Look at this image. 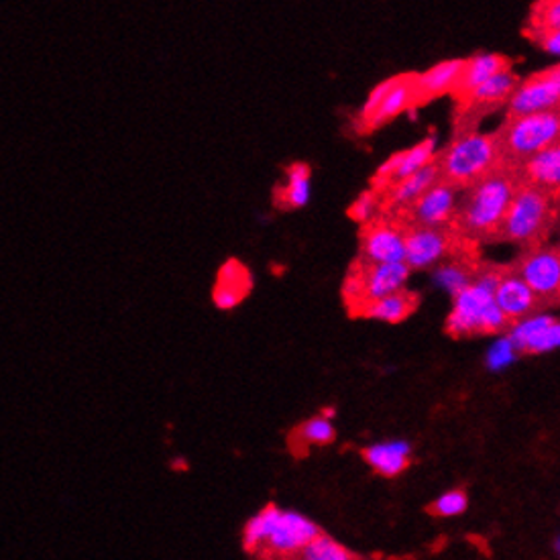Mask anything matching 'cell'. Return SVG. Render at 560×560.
I'll return each instance as SVG.
<instances>
[{
  "mask_svg": "<svg viewBox=\"0 0 560 560\" xmlns=\"http://www.w3.org/2000/svg\"><path fill=\"white\" fill-rule=\"evenodd\" d=\"M517 183V169L500 162V166L485 174L481 180L470 183L467 190L461 192V198H456L451 227L463 239L479 247L498 242Z\"/></svg>",
  "mask_w": 560,
  "mask_h": 560,
  "instance_id": "1",
  "label": "cell"
},
{
  "mask_svg": "<svg viewBox=\"0 0 560 560\" xmlns=\"http://www.w3.org/2000/svg\"><path fill=\"white\" fill-rule=\"evenodd\" d=\"M559 225V200L532 188L517 183L508 214L503 218L498 242H514L520 253L540 249Z\"/></svg>",
  "mask_w": 560,
  "mask_h": 560,
  "instance_id": "2",
  "label": "cell"
},
{
  "mask_svg": "<svg viewBox=\"0 0 560 560\" xmlns=\"http://www.w3.org/2000/svg\"><path fill=\"white\" fill-rule=\"evenodd\" d=\"M496 166H500L496 133H473L451 139L449 145L434 153L439 182L451 186L458 194Z\"/></svg>",
  "mask_w": 560,
  "mask_h": 560,
  "instance_id": "3",
  "label": "cell"
},
{
  "mask_svg": "<svg viewBox=\"0 0 560 560\" xmlns=\"http://www.w3.org/2000/svg\"><path fill=\"white\" fill-rule=\"evenodd\" d=\"M409 275L412 272L406 263H373L361 258L353 259L341 288L348 319L364 320L373 303L397 289L406 288Z\"/></svg>",
  "mask_w": 560,
  "mask_h": 560,
  "instance_id": "4",
  "label": "cell"
},
{
  "mask_svg": "<svg viewBox=\"0 0 560 560\" xmlns=\"http://www.w3.org/2000/svg\"><path fill=\"white\" fill-rule=\"evenodd\" d=\"M404 263L409 272H437L442 265L479 261L481 247L463 239L451 225L434 228H404Z\"/></svg>",
  "mask_w": 560,
  "mask_h": 560,
  "instance_id": "5",
  "label": "cell"
},
{
  "mask_svg": "<svg viewBox=\"0 0 560 560\" xmlns=\"http://www.w3.org/2000/svg\"><path fill=\"white\" fill-rule=\"evenodd\" d=\"M493 133L501 164L520 169L534 155L559 145L560 110L520 119H503V124Z\"/></svg>",
  "mask_w": 560,
  "mask_h": 560,
  "instance_id": "6",
  "label": "cell"
},
{
  "mask_svg": "<svg viewBox=\"0 0 560 560\" xmlns=\"http://www.w3.org/2000/svg\"><path fill=\"white\" fill-rule=\"evenodd\" d=\"M512 324L493 302V294L477 286H465L453 294V310L444 322L451 338H469L481 334H505Z\"/></svg>",
  "mask_w": 560,
  "mask_h": 560,
  "instance_id": "7",
  "label": "cell"
},
{
  "mask_svg": "<svg viewBox=\"0 0 560 560\" xmlns=\"http://www.w3.org/2000/svg\"><path fill=\"white\" fill-rule=\"evenodd\" d=\"M520 80L522 78L512 70V72L487 80L485 84L473 88V91L453 96V136L451 139L479 133L481 122L489 115L508 107Z\"/></svg>",
  "mask_w": 560,
  "mask_h": 560,
  "instance_id": "8",
  "label": "cell"
},
{
  "mask_svg": "<svg viewBox=\"0 0 560 560\" xmlns=\"http://www.w3.org/2000/svg\"><path fill=\"white\" fill-rule=\"evenodd\" d=\"M414 82L416 72H408L378 84L355 119V131L359 135H371L395 121L400 115L414 110Z\"/></svg>",
  "mask_w": 560,
  "mask_h": 560,
  "instance_id": "9",
  "label": "cell"
},
{
  "mask_svg": "<svg viewBox=\"0 0 560 560\" xmlns=\"http://www.w3.org/2000/svg\"><path fill=\"white\" fill-rule=\"evenodd\" d=\"M515 275L550 303L552 308L560 302V249L559 245H545L540 249L524 251L510 263Z\"/></svg>",
  "mask_w": 560,
  "mask_h": 560,
  "instance_id": "10",
  "label": "cell"
},
{
  "mask_svg": "<svg viewBox=\"0 0 560 560\" xmlns=\"http://www.w3.org/2000/svg\"><path fill=\"white\" fill-rule=\"evenodd\" d=\"M550 110H560L559 63L520 80L514 96L505 107L503 119H520Z\"/></svg>",
  "mask_w": 560,
  "mask_h": 560,
  "instance_id": "11",
  "label": "cell"
},
{
  "mask_svg": "<svg viewBox=\"0 0 560 560\" xmlns=\"http://www.w3.org/2000/svg\"><path fill=\"white\" fill-rule=\"evenodd\" d=\"M357 258L373 263H404V227L385 214L359 225V253Z\"/></svg>",
  "mask_w": 560,
  "mask_h": 560,
  "instance_id": "12",
  "label": "cell"
},
{
  "mask_svg": "<svg viewBox=\"0 0 560 560\" xmlns=\"http://www.w3.org/2000/svg\"><path fill=\"white\" fill-rule=\"evenodd\" d=\"M456 196L458 192L451 186L437 182L392 218L404 228L449 227L453 221Z\"/></svg>",
  "mask_w": 560,
  "mask_h": 560,
  "instance_id": "13",
  "label": "cell"
},
{
  "mask_svg": "<svg viewBox=\"0 0 560 560\" xmlns=\"http://www.w3.org/2000/svg\"><path fill=\"white\" fill-rule=\"evenodd\" d=\"M493 302L500 308L501 314L512 324V329L526 320L540 317L545 310L552 308L515 275L510 263H508L505 273L501 275L498 286L493 289Z\"/></svg>",
  "mask_w": 560,
  "mask_h": 560,
  "instance_id": "14",
  "label": "cell"
},
{
  "mask_svg": "<svg viewBox=\"0 0 560 560\" xmlns=\"http://www.w3.org/2000/svg\"><path fill=\"white\" fill-rule=\"evenodd\" d=\"M434 153H437V136L434 133H430L418 145L404 150V152L394 153L385 164H381L378 171L371 176L369 188L381 192L392 183L406 180L412 174L428 166L434 159Z\"/></svg>",
  "mask_w": 560,
  "mask_h": 560,
  "instance_id": "15",
  "label": "cell"
},
{
  "mask_svg": "<svg viewBox=\"0 0 560 560\" xmlns=\"http://www.w3.org/2000/svg\"><path fill=\"white\" fill-rule=\"evenodd\" d=\"M319 526L298 512H277L265 546L282 557L298 555L319 536Z\"/></svg>",
  "mask_w": 560,
  "mask_h": 560,
  "instance_id": "16",
  "label": "cell"
},
{
  "mask_svg": "<svg viewBox=\"0 0 560 560\" xmlns=\"http://www.w3.org/2000/svg\"><path fill=\"white\" fill-rule=\"evenodd\" d=\"M522 35L545 49L546 53L559 56L560 51V2L559 0H538L531 9Z\"/></svg>",
  "mask_w": 560,
  "mask_h": 560,
  "instance_id": "17",
  "label": "cell"
},
{
  "mask_svg": "<svg viewBox=\"0 0 560 560\" xmlns=\"http://www.w3.org/2000/svg\"><path fill=\"white\" fill-rule=\"evenodd\" d=\"M560 324L555 317H536L510 331V343L524 355H540L559 347Z\"/></svg>",
  "mask_w": 560,
  "mask_h": 560,
  "instance_id": "18",
  "label": "cell"
},
{
  "mask_svg": "<svg viewBox=\"0 0 560 560\" xmlns=\"http://www.w3.org/2000/svg\"><path fill=\"white\" fill-rule=\"evenodd\" d=\"M463 60L440 61L426 70L422 74H416L414 82V110L425 108L439 100L440 96L451 94L456 84V78L461 74Z\"/></svg>",
  "mask_w": 560,
  "mask_h": 560,
  "instance_id": "19",
  "label": "cell"
},
{
  "mask_svg": "<svg viewBox=\"0 0 560 560\" xmlns=\"http://www.w3.org/2000/svg\"><path fill=\"white\" fill-rule=\"evenodd\" d=\"M514 63V58L503 56V53H477L473 58L463 60V68H461V74L456 78V84H454L451 96L465 94V92L481 86L491 78L512 72Z\"/></svg>",
  "mask_w": 560,
  "mask_h": 560,
  "instance_id": "20",
  "label": "cell"
},
{
  "mask_svg": "<svg viewBox=\"0 0 560 560\" xmlns=\"http://www.w3.org/2000/svg\"><path fill=\"white\" fill-rule=\"evenodd\" d=\"M520 182L545 192L560 202V143L534 155L517 169Z\"/></svg>",
  "mask_w": 560,
  "mask_h": 560,
  "instance_id": "21",
  "label": "cell"
},
{
  "mask_svg": "<svg viewBox=\"0 0 560 560\" xmlns=\"http://www.w3.org/2000/svg\"><path fill=\"white\" fill-rule=\"evenodd\" d=\"M253 289V275L242 265L239 259H228L218 270L214 282L213 302L221 308H235L241 303Z\"/></svg>",
  "mask_w": 560,
  "mask_h": 560,
  "instance_id": "22",
  "label": "cell"
},
{
  "mask_svg": "<svg viewBox=\"0 0 560 560\" xmlns=\"http://www.w3.org/2000/svg\"><path fill=\"white\" fill-rule=\"evenodd\" d=\"M310 180L312 167L306 162H294L286 167V182L273 188V208L279 213L300 211L310 200Z\"/></svg>",
  "mask_w": 560,
  "mask_h": 560,
  "instance_id": "23",
  "label": "cell"
},
{
  "mask_svg": "<svg viewBox=\"0 0 560 560\" xmlns=\"http://www.w3.org/2000/svg\"><path fill=\"white\" fill-rule=\"evenodd\" d=\"M422 303V296L414 289L402 288L381 298L379 302L373 303L364 320H381V322H390V324H400L404 320H408L412 314L418 312Z\"/></svg>",
  "mask_w": 560,
  "mask_h": 560,
  "instance_id": "24",
  "label": "cell"
},
{
  "mask_svg": "<svg viewBox=\"0 0 560 560\" xmlns=\"http://www.w3.org/2000/svg\"><path fill=\"white\" fill-rule=\"evenodd\" d=\"M409 444L402 440L394 442H379L369 449H365L364 458L369 467L378 470L383 477H395L400 473L408 469L409 465Z\"/></svg>",
  "mask_w": 560,
  "mask_h": 560,
  "instance_id": "25",
  "label": "cell"
},
{
  "mask_svg": "<svg viewBox=\"0 0 560 560\" xmlns=\"http://www.w3.org/2000/svg\"><path fill=\"white\" fill-rule=\"evenodd\" d=\"M334 437H336V430H334L333 422L324 416L310 418L294 430V440L302 446H312V444L324 446V444H331Z\"/></svg>",
  "mask_w": 560,
  "mask_h": 560,
  "instance_id": "26",
  "label": "cell"
},
{
  "mask_svg": "<svg viewBox=\"0 0 560 560\" xmlns=\"http://www.w3.org/2000/svg\"><path fill=\"white\" fill-rule=\"evenodd\" d=\"M277 508H265L263 512H259L255 517L249 520V524L245 526V546L251 550H258L261 546H265V540L272 532L273 522L277 517Z\"/></svg>",
  "mask_w": 560,
  "mask_h": 560,
  "instance_id": "27",
  "label": "cell"
},
{
  "mask_svg": "<svg viewBox=\"0 0 560 560\" xmlns=\"http://www.w3.org/2000/svg\"><path fill=\"white\" fill-rule=\"evenodd\" d=\"M298 555H300L298 560H353L345 546L338 545L331 536H322V534H319Z\"/></svg>",
  "mask_w": 560,
  "mask_h": 560,
  "instance_id": "28",
  "label": "cell"
},
{
  "mask_svg": "<svg viewBox=\"0 0 560 560\" xmlns=\"http://www.w3.org/2000/svg\"><path fill=\"white\" fill-rule=\"evenodd\" d=\"M379 206H381V192L373 190V188H367L364 190L359 198L350 204L347 208V216L350 221L364 225L367 221L376 218L379 214Z\"/></svg>",
  "mask_w": 560,
  "mask_h": 560,
  "instance_id": "29",
  "label": "cell"
},
{
  "mask_svg": "<svg viewBox=\"0 0 560 560\" xmlns=\"http://www.w3.org/2000/svg\"><path fill=\"white\" fill-rule=\"evenodd\" d=\"M467 505H469V500H467L465 491L454 489V491L442 493L439 500L434 501L432 510L440 517H454V515L463 514L467 510Z\"/></svg>",
  "mask_w": 560,
  "mask_h": 560,
  "instance_id": "30",
  "label": "cell"
}]
</instances>
